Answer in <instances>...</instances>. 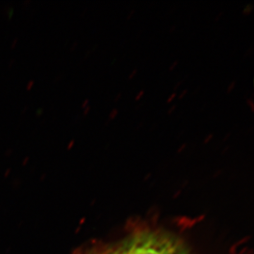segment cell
Instances as JSON below:
<instances>
[{
  "label": "cell",
  "mask_w": 254,
  "mask_h": 254,
  "mask_svg": "<svg viewBox=\"0 0 254 254\" xmlns=\"http://www.w3.org/2000/svg\"><path fill=\"white\" fill-rule=\"evenodd\" d=\"M230 134H231V132H228L227 134H226V136H225V137H224V140L227 139L228 137H230Z\"/></svg>",
  "instance_id": "obj_16"
},
{
  "label": "cell",
  "mask_w": 254,
  "mask_h": 254,
  "mask_svg": "<svg viewBox=\"0 0 254 254\" xmlns=\"http://www.w3.org/2000/svg\"><path fill=\"white\" fill-rule=\"evenodd\" d=\"M247 103L250 105V107H251V110L252 111H254V101H253V99H248Z\"/></svg>",
  "instance_id": "obj_5"
},
{
  "label": "cell",
  "mask_w": 254,
  "mask_h": 254,
  "mask_svg": "<svg viewBox=\"0 0 254 254\" xmlns=\"http://www.w3.org/2000/svg\"><path fill=\"white\" fill-rule=\"evenodd\" d=\"M213 133H209L208 135H206V137H205V138H204V143H207L211 139V138H213Z\"/></svg>",
  "instance_id": "obj_4"
},
{
  "label": "cell",
  "mask_w": 254,
  "mask_h": 254,
  "mask_svg": "<svg viewBox=\"0 0 254 254\" xmlns=\"http://www.w3.org/2000/svg\"><path fill=\"white\" fill-rule=\"evenodd\" d=\"M144 91L143 90H141L138 93H137V96H135V100H139L141 98V96H143Z\"/></svg>",
  "instance_id": "obj_8"
},
{
  "label": "cell",
  "mask_w": 254,
  "mask_h": 254,
  "mask_svg": "<svg viewBox=\"0 0 254 254\" xmlns=\"http://www.w3.org/2000/svg\"><path fill=\"white\" fill-rule=\"evenodd\" d=\"M134 10H132V11H131V12H130L129 13H128V15H127V19H128V18H131V17H132V15L133 14V13H134Z\"/></svg>",
  "instance_id": "obj_14"
},
{
  "label": "cell",
  "mask_w": 254,
  "mask_h": 254,
  "mask_svg": "<svg viewBox=\"0 0 254 254\" xmlns=\"http://www.w3.org/2000/svg\"><path fill=\"white\" fill-rule=\"evenodd\" d=\"M175 108H176V105L175 104H174L171 107H170V109L168 110V114H171L172 113L173 111H175Z\"/></svg>",
  "instance_id": "obj_11"
},
{
  "label": "cell",
  "mask_w": 254,
  "mask_h": 254,
  "mask_svg": "<svg viewBox=\"0 0 254 254\" xmlns=\"http://www.w3.org/2000/svg\"><path fill=\"white\" fill-rule=\"evenodd\" d=\"M178 63H179V61H178L177 60H175L174 62L171 64V65H170V67H169V69L170 70H173L174 68H175L176 66H177Z\"/></svg>",
  "instance_id": "obj_6"
},
{
  "label": "cell",
  "mask_w": 254,
  "mask_h": 254,
  "mask_svg": "<svg viewBox=\"0 0 254 254\" xmlns=\"http://www.w3.org/2000/svg\"><path fill=\"white\" fill-rule=\"evenodd\" d=\"M137 72V68H135V69L132 70V72H131V73L128 75V78H129V79H132V77H134L135 75H136Z\"/></svg>",
  "instance_id": "obj_7"
},
{
  "label": "cell",
  "mask_w": 254,
  "mask_h": 254,
  "mask_svg": "<svg viewBox=\"0 0 254 254\" xmlns=\"http://www.w3.org/2000/svg\"><path fill=\"white\" fill-rule=\"evenodd\" d=\"M228 149H229V146H226V147L224 148L223 152H225V151H227Z\"/></svg>",
  "instance_id": "obj_18"
},
{
  "label": "cell",
  "mask_w": 254,
  "mask_h": 254,
  "mask_svg": "<svg viewBox=\"0 0 254 254\" xmlns=\"http://www.w3.org/2000/svg\"><path fill=\"white\" fill-rule=\"evenodd\" d=\"M181 83H182V81H180V82H178L177 84L175 85V87H174V88H175V89H177L178 87H179V86H180V85L181 84Z\"/></svg>",
  "instance_id": "obj_15"
},
{
  "label": "cell",
  "mask_w": 254,
  "mask_h": 254,
  "mask_svg": "<svg viewBox=\"0 0 254 254\" xmlns=\"http://www.w3.org/2000/svg\"><path fill=\"white\" fill-rule=\"evenodd\" d=\"M185 146H186V144L184 143L181 145V146H180V148L178 149V151L179 152H180V151H182L185 148Z\"/></svg>",
  "instance_id": "obj_12"
},
{
  "label": "cell",
  "mask_w": 254,
  "mask_h": 254,
  "mask_svg": "<svg viewBox=\"0 0 254 254\" xmlns=\"http://www.w3.org/2000/svg\"><path fill=\"white\" fill-rule=\"evenodd\" d=\"M253 10H254V4L253 3H248L245 6V8L243 9V13L245 15L250 14L253 12Z\"/></svg>",
  "instance_id": "obj_1"
},
{
  "label": "cell",
  "mask_w": 254,
  "mask_h": 254,
  "mask_svg": "<svg viewBox=\"0 0 254 254\" xmlns=\"http://www.w3.org/2000/svg\"><path fill=\"white\" fill-rule=\"evenodd\" d=\"M222 13H223V12H220V13H219L218 16H217V17H216V21H217V20L219 19V17H221V15H222Z\"/></svg>",
  "instance_id": "obj_17"
},
{
  "label": "cell",
  "mask_w": 254,
  "mask_h": 254,
  "mask_svg": "<svg viewBox=\"0 0 254 254\" xmlns=\"http://www.w3.org/2000/svg\"><path fill=\"white\" fill-rule=\"evenodd\" d=\"M187 89H185V90H184V91H183L182 92H181V93L180 94V96H179V98H183V97H184V96H185V94L187 93Z\"/></svg>",
  "instance_id": "obj_10"
},
{
  "label": "cell",
  "mask_w": 254,
  "mask_h": 254,
  "mask_svg": "<svg viewBox=\"0 0 254 254\" xmlns=\"http://www.w3.org/2000/svg\"><path fill=\"white\" fill-rule=\"evenodd\" d=\"M121 96H122V93H121V92H120V93L118 94L117 96H115V101H118V100H119V99H120V97H121Z\"/></svg>",
  "instance_id": "obj_13"
},
{
  "label": "cell",
  "mask_w": 254,
  "mask_h": 254,
  "mask_svg": "<svg viewBox=\"0 0 254 254\" xmlns=\"http://www.w3.org/2000/svg\"><path fill=\"white\" fill-rule=\"evenodd\" d=\"M235 85H236V81H232V82H230V84L228 86V93H230V91H232L234 87H235Z\"/></svg>",
  "instance_id": "obj_3"
},
{
  "label": "cell",
  "mask_w": 254,
  "mask_h": 254,
  "mask_svg": "<svg viewBox=\"0 0 254 254\" xmlns=\"http://www.w3.org/2000/svg\"><path fill=\"white\" fill-rule=\"evenodd\" d=\"M118 112H119V110L118 109H113L112 111H111V113L109 115V120H113L116 117V115H118Z\"/></svg>",
  "instance_id": "obj_2"
},
{
  "label": "cell",
  "mask_w": 254,
  "mask_h": 254,
  "mask_svg": "<svg viewBox=\"0 0 254 254\" xmlns=\"http://www.w3.org/2000/svg\"><path fill=\"white\" fill-rule=\"evenodd\" d=\"M175 96H176V92H173V93L169 96L168 99H167V102H170V101H172L173 99L175 98Z\"/></svg>",
  "instance_id": "obj_9"
}]
</instances>
